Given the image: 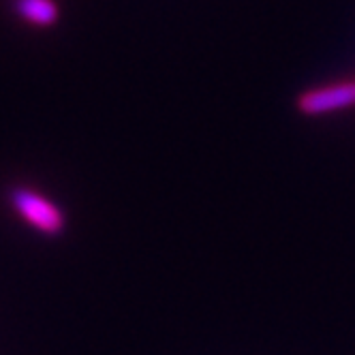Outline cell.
Here are the masks:
<instances>
[{
	"label": "cell",
	"instance_id": "3",
	"mask_svg": "<svg viewBox=\"0 0 355 355\" xmlns=\"http://www.w3.org/2000/svg\"><path fill=\"white\" fill-rule=\"evenodd\" d=\"M15 13L35 26H52L58 21L60 9L56 0H15Z\"/></svg>",
	"mask_w": 355,
	"mask_h": 355
},
{
	"label": "cell",
	"instance_id": "1",
	"mask_svg": "<svg viewBox=\"0 0 355 355\" xmlns=\"http://www.w3.org/2000/svg\"><path fill=\"white\" fill-rule=\"evenodd\" d=\"M9 201L13 210L26 220L33 230L45 234V236H60L67 227V216L60 210L58 204L47 199L35 189L15 187L9 193Z\"/></svg>",
	"mask_w": 355,
	"mask_h": 355
},
{
	"label": "cell",
	"instance_id": "2",
	"mask_svg": "<svg viewBox=\"0 0 355 355\" xmlns=\"http://www.w3.org/2000/svg\"><path fill=\"white\" fill-rule=\"evenodd\" d=\"M355 105V82L334 84L317 90L302 92L297 96V110L306 116H321Z\"/></svg>",
	"mask_w": 355,
	"mask_h": 355
}]
</instances>
